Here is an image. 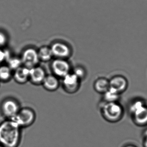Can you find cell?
<instances>
[{"label": "cell", "mask_w": 147, "mask_h": 147, "mask_svg": "<svg viewBox=\"0 0 147 147\" xmlns=\"http://www.w3.org/2000/svg\"><path fill=\"white\" fill-rule=\"evenodd\" d=\"M18 101L12 98H8L3 100L0 105V111L7 119H11L18 114L21 109Z\"/></svg>", "instance_id": "obj_3"}, {"label": "cell", "mask_w": 147, "mask_h": 147, "mask_svg": "<svg viewBox=\"0 0 147 147\" xmlns=\"http://www.w3.org/2000/svg\"><path fill=\"white\" fill-rule=\"evenodd\" d=\"M94 86L96 91L105 93L110 88V83L106 79L100 78L96 80Z\"/></svg>", "instance_id": "obj_16"}, {"label": "cell", "mask_w": 147, "mask_h": 147, "mask_svg": "<svg viewBox=\"0 0 147 147\" xmlns=\"http://www.w3.org/2000/svg\"><path fill=\"white\" fill-rule=\"evenodd\" d=\"M130 111L137 123L141 125L147 123V108L142 101L134 102L131 106Z\"/></svg>", "instance_id": "obj_7"}, {"label": "cell", "mask_w": 147, "mask_h": 147, "mask_svg": "<svg viewBox=\"0 0 147 147\" xmlns=\"http://www.w3.org/2000/svg\"><path fill=\"white\" fill-rule=\"evenodd\" d=\"M144 147H147V138H145V141L144 142Z\"/></svg>", "instance_id": "obj_21"}, {"label": "cell", "mask_w": 147, "mask_h": 147, "mask_svg": "<svg viewBox=\"0 0 147 147\" xmlns=\"http://www.w3.org/2000/svg\"><path fill=\"white\" fill-rule=\"evenodd\" d=\"M60 85L59 78L52 74L47 75L42 85L45 90L52 92L58 89Z\"/></svg>", "instance_id": "obj_12"}, {"label": "cell", "mask_w": 147, "mask_h": 147, "mask_svg": "<svg viewBox=\"0 0 147 147\" xmlns=\"http://www.w3.org/2000/svg\"><path fill=\"white\" fill-rule=\"evenodd\" d=\"M125 147H136L135 146H133V145H128Z\"/></svg>", "instance_id": "obj_23"}, {"label": "cell", "mask_w": 147, "mask_h": 147, "mask_svg": "<svg viewBox=\"0 0 147 147\" xmlns=\"http://www.w3.org/2000/svg\"><path fill=\"white\" fill-rule=\"evenodd\" d=\"M7 65L9 67L14 71L20 67L23 66L20 57H12L8 59Z\"/></svg>", "instance_id": "obj_18"}, {"label": "cell", "mask_w": 147, "mask_h": 147, "mask_svg": "<svg viewBox=\"0 0 147 147\" xmlns=\"http://www.w3.org/2000/svg\"><path fill=\"white\" fill-rule=\"evenodd\" d=\"M30 69L24 66L20 67L13 71V78L17 83L21 85L29 81Z\"/></svg>", "instance_id": "obj_11"}, {"label": "cell", "mask_w": 147, "mask_h": 147, "mask_svg": "<svg viewBox=\"0 0 147 147\" xmlns=\"http://www.w3.org/2000/svg\"><path fill=\"white\" fill-rule=\"evenodd\" d=\"M7 38L3 32H0V47L4 46L6 43Z\"/></svg>", "instance_id": "obj_20"}, {"label": "cell", "mask_w": 147, "mask_h": 147, "mask_svg": "<svg viewBox=\"0 0 147 147\" xmlns=\"http://www.w3.org/2000/svg\"><path fill=\"white\" fill-rule=\"evenodd\" d=\"M38 57L40 61L48 62L54 57L50 47L42 46L38 51Z\"/></svg>", "instance_id": "obj_14"}, {"label": "cell", "mask_w": 147, "mask_h": 147, "mask_svg": "<svg viewBox=\"0 0 147 147\" xmlns=\"http://www.w3.org/2000/svg\"><path fill=\"white\" fill-rule=\"evenodd\" d=\"M46 76L45 70L38 65L30 69L29 81L35 86L42 85Z\"/></svg>", "instance_id": "obj_10"}, {"label": "cell", "mask_w": 147, "mask_h": 147, "mask_svg": "<svg viewBox=\"0 0 147 147\" xmlns=\"http://www.w3.org/2000/svg\"><path fill=\"white\" fill-rule=\"evenodd\" d=\"M119 94L116 90L109 88L104 93V98L107 102H115L118 99Z\"/></svg>", "instance_id": "obj_17"}, {"label": "cell", "mask_w": 147, "mask_h": 147, "mask_svg": "<svg viewBox=\"0 0 147 147\" xmlns=\"http://www.w3.org/2000/svg\"><path fill=\"white\" fill-rule=\"evenodd\" d=\"M0 147H5V146H2V145H1L0 144Z\"/></svg>", "instance_id": "obj_24"}, {"label": "cell", "mask_w": 147, "mask_h": 147, "mask_svg": "<svg viewBox=\"0 0 147 147\" xmlns=\"http://www.w3.org/2000/svg\"><path fill=\"white\" fill-rule=\"evenodd\" d=\"M20 58L23 66L29 69L38 66L40 61L38 51L32 48H27L24 50Z\"/></svg>", "instance_id": "obj_6"}, {"label": "cell", "mask_w": 147, "mask_h": 147, "mask_svg": "<svg viewBox=\"0 0 147 147\" xmlns=\"http://www.w3.org/2000/svg\"><path fill=\"white\" fill-rule=\"evenodd\" d=\"M102 112L106 119L110 121L119 120L123 114L120 105L115 102H107L102 107Z\"/></svg>", "instance_id": "obj_5"}, {"label": "cell", "mask_w": 147, "mask_h": 147, "mask_svg": "<svg viewBox=\"0 0 147 147\" xmlns=\"http://www.w3.org/2000/svg\"><path fill=\"white\" fill-rule=\"evenodd\" d=\"M51 68L52 74L59 79L71 73V66L67 59L55 58L51 62Z\"/></svg>", "instance_id": "obj_4"}, {"label": "cell", "mask_w": 147, "mask_h": 147, "mask_svg": "<svg viewBox=\"0 0 147 147\" xmlns=\"http://www.w3.org/2000/svg\"><path fill=\"white\" fill-rule=\"evenodd\" d=\"M110 88L117 91L119 93L124 91L127 86L126 79L121 76L113 77L109 81Z\"/></svg>", "instance_id": "obj_13"}, {"label": "cell", "mask_w": 147, "mask_h": 147, "mask_svg": "<svg viewBox=\"0 0 147 147\" xmlns=\"http://www.w3.org/2000/svg\"><path fill=\"white\" fill-rule=\"evenodd\" d=\"M55 58L67 59L71 55V50L68 45L61 42H55L50 47Z\"/></svg>", "instance_id": "obj_9"}, {"label": "cell", "mask_w": 147, "mask_h": 147, "mask_svg": "<svg viewBox=\"0 0 147 147\" xmlns=\"http://www.w3.org/2000/svg\"><path fill=\"white\" fill-rule=\"evenodd\" d=\"M62 79V85L63 90L67 93H75L80 88L81 80L72 72Z\"/></svg>", "instance_id": "obj_8"}, {"label": "cell", "mask_w": 147, "mask_h": 147, "mask_svg": "<svg viewBox=\"0 0 147 147\" xmlns=\"http://www.w3.org/2000/svg\"><path fill=\"white\" fill-rule=\"evenodd\" d=\"M21 129L12 119L0 123V144L5 147H18L21 141Z\"/></svg>", "instance_id": "obj_1"}, {"label": "cell", "mask_w": 147, "mask_h": 147, "mask_svg": "<svg viewBox=\"0 0 147 147\" xmlns=\"http://www.w3.org/2000/svg\"><path fill=\"white\" fill-rule=\"evenodd\" d=\"M145 138H147V130L145 132Z\"/></svg>", "instance_id": "obj_22"}, {"label": "cell", "mask_w": 147, "mask_h": 147, "mask_svg": "<svg viewBox=\"0 0 147 147\" xmlns=\"http://www.w3.org/2000/svg\"><path fill=\"white\" fill-rule=\"evenodd\" d=\"M72 73L75 75L80 80H83L86 76L85 69L80 66H77L73 69Z\"/></svg>", "instance_id": "obj_19"}, {"label": "cell", "mask_w": 147, "mask_h": 147, "mask_svg": "<svg viewBox=\"0 0 147 147\" xmlns=\"http://www.w3.org/2000/svg\"><path fill=\"white\" fill-rule=\"evenodd\" d=\"M13 71L7 65L0 66V82H6L13 78Z\"/></svg>", "instance_id": "obj_15"}, {"label": "cell", "mask_w": 147, "mask_h": 147, "mask_svg": "<svg viewBox=\"0 0 147 147\" xmlns=\"http://www.w3.org/2000/svg\"><path fill=\"white\" fill-rule=\"evenodd\" d=\"M36 119V113L32 108H21L18 114L12 119L21 128H26L32 125Z\"/></svg>", "instance_id": "obj_2"}]
</instances>
